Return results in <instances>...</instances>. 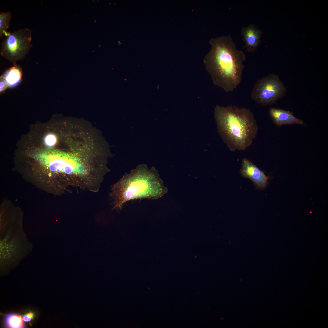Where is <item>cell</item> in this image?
Here are the masks:
<instances>
[{
	"label": "cell",
	"instance_id": "cell-1",
	"mask_svg": "<svg viewBox=\"0 0 328 328\" xmlns=\"http://www.w3.org/2000/svg\"><path fill=\"white\" fill-rule=\"evenodd\" d=\"M209 43L211 49L204 59L207 70L214 84L226 93L232 91L241 82L246 56L230 35L212 38Z\"/></svg>",
	"mask_w": 328,
	"mask_h": 328
},
{
	"label": "cell",
	"instance_id": "cell-2",
	"mask_svg": "<svg viewBox=\"0 0 328 328\" xmlns=\"http://www.w3.org/2000/svg\"><path fill=\"white\" fill-rule=\"evenodd\" d=\"M38 161L43 169L40 171L41 178L54 195H62L70 187L80 189L83 186L86 164L77 150L67 153L56 152L40 154Z\"/></svg>",
	"mask_w": 328,
	"mask_h": 328
},
{
	"label": "cell",
	"instance_id": "cell-3",
	"mask_svg": "<svg viewBox=\"0 0 328 328\" xmlns=\"http://www.w3.org/2000/svg\"><path fill=\"white\" fill-rule=\"evenodd\" d=\"M168 190L155 169L140 166L123 176L111 187L109 197L112 209L120 210L124 204L132 200L157 199Z\"/></svg>",
	"mask_w": 328,
	"mask_h": 328
},
{
	"label": "cell",
	"instance_id": "cell-4",
	"mask_svg": "<svg viewBox=\"0 0 328 328\" xmlns=\"http://www.w3.org/2000/svg\"><path fill=\"white\" fill-rule=\"evenodd\" d=\"M214 114L218 132L231 151L244 150L251 144L258 128L249 109L217 105Z\"/></svg>",
	"mask_w": 328,
	"mask_h": 328
},
{
	"label": "cell",
	"instance_id": "cell-5",
	"mask_svg": "<svg viewBox=\"0 0 328 328\" xmlns=\"http://www.w3.org/2000/svg\"><path fill=\"white\" fill-rule=\"evenodd\" d=\"M32 32L30 29L25 28L9 32L1 43V55L13 65L23 60L32 47L31 43Z\"/></svg>",
	"mask_w": 328,
	"mask_h": 328
},
{
	"label": "cell",
	"instance_id": "cell-6",
	"mask_svg": "<svg viewBox=\"0 0 328 328\" xmlns=\"http://www.w3.org/2000/svg\"><path fill=\"white\" fill-rule=\"evenodd\" d=\"M286 91L278 76L272 73L257 81L251 92V97L258 103L266 106L275 103L283 97Z\"/></svg>",
	"mask_w": 328,
	"mask_h": 328
},
{
	"label": "cell",
	"instance_id": "cell-7",
	"mask_svg": "<svg viewBox=\"0 0 328 328\" xmlns=\"http://www.w3.org/2000/svg\"><path fill=\"white\" fill-rule=\"evenodd\" d=\"M240 173L241 176L251 180L256 189L262 190L268 184L269 177L251 161L246 158L243 159Z\"/></svg>",
	"mask_w": 328,
	"mask_h": 328
},
{
	"label": "cell",
	"instance_id": "cell-8",
	"mask_svg": "<svg viewBox=\"0 0 328 328\" xmlns=\"http://www.w3.org/2000/svg\"><path fill=\"white\" fill-rule=\"evenodd\" d=\"M261 31L256 27L253 23L243 27L241 30L242 39L245 43L244 48L249 53H254L260 43Z\"/></svg>",
	"mask_w": 328,
	"mask_h": 328
},
{
	"label": "cell",
	"instance_id": "cell-9",
	"mask_svg": "<svg viewBox=\"0 0 328 328\" xmlns=\"http://www.w3.org/2000/svg\"><path fill=\"white\" fill-rule=\"evenodd\" d=\"M269 114L273 122L278 126L292 124L305 125L302 120L296 117L290 111L272 108Z\"/></svg>",
	"mask_w": 328,
	"mask_h": 328
},
{
	"label": "cell",
	"instance_id": "cell-10",
	"mask_svg": "<svg viewBox=\"0 0 328 328\" xmlns=\"http://www.w3.org/2000/svg\"><path fill=\"white\" fill-rule=\"evenodd\" d=\"M22 75V67L16 64L6 70L1 77L5 80L9 88H13L21 82Z\"/></svg>",
	"mask_w": 328,
	"mask_h": 328
},
{
	"label": "cell",
	"instance_id": "cell-11",
	"mask_svg": "<svg viewBox=\"0 0 328 328\" xmlns=\"http://www.w3.org/2000/svg\"><path fill=\"white\" fill-rule=\"evenodd\" d=\"M11 13L10 12L0 13V38L7 36L9 32L7 30L10 25Z\"/></svg>",
	"mask_w": 328,
	"mask_h": 328
},
{
	"label": "cell",
	"instance_id": "cell-12",
	"mask_svg": "<svg viewBox=\"0 0 328 328\" xmlns=\"http://www.w3.org/2000/svg\"><path fill=\"white\" fill-rule=\"evenodd\" d=\"M23 319L21 316L14 314H9L6 318L8 326L12 328L24 327V325Z\"/></svg>",
	"mask_w": 328,
	"mask_h": 328
},
{
	"label": "cell",
	"instance_id": "cell-13",
	"mask_svg": "<svg viewBox=\"0 0 328 328\" xmlns=\"http://www.w3.org/2000/svg\"><path fill=\"white\" fill-rule=\"evenodd\" d=\"M56 142V138L55 136L53 134H49L47 135L44 139L45 144L48 146H52L54 145Z\"/></svg>",
	"mask_w": 328,
	"mask_h": 328
},
{
	"label": "cell",
	"instance_id": "cell-14",
	"mask_svg": "<svg viewBox=\"0 0 328 328\" xmlns=\"http://www.w3.org/2000/svg\"><path fill=\"white\" fill-rule=\"evenodd\" d=\"M9 88L5 80L2 77H0V93L2 94L4 93Z\"/></svg>",
	"mask_w": 328,
	"mask_h": 328
},
{
	"label": "cell",
	"instance_id": "cell-15",
	"mask_svg": "<svg viewBox=\"0 0 328 328\" xmlns=\"http://www.w3.org/2000/svg\"><path fill=\"white\" fill-rule=\"evenodd\" d=\"M23 320L25 322L29 321L31 320V318L29 316H25L23 317Z\"/></svg>",
	"mask_w": 328,
	"mask_h": 328
},
{
	"label": "cell",
	"instance_id": "cell-16",
	"mask_svg": "<svg viewBox=\"0 0 328 328\" xmlns=\"http://www.w3.org/2000/svg\"><path fill=\"white\" fill-rule=\"evenodd\" d=\"M27 315L31 318H32L33 316V314L32 313H28Z\"/></svg>",
	"mask_w": 328,
	"mask_h": 328
},
{
	"label": "cell",
	"instance_id": "cell-17",
	"mask_svg": "<svg viewBox=\"0 0 328 328\" xmlns=\"http://www.w3.org/2000/svg\"><path fill=\"white\" fill-rule=\"evenodd\" d=\"M99 47H100L101 46V45H99Z\"/></svg>",
	"mask_w": 328,
	"mask_h": 328
},
{
	"label": "cell",
	"instance_id": "cell-18",
	"mask_svg": "<svg viewBox=\"0 0 328 328\" xmlns=\"http://www.w3.org/2000/svg\"><path fill=\"white\" fill-rule=\"evenodd\" d=\"M96 20H95V21L94 22H96Z\"/></svg>",
	"mask_w": 328,
	"mask_h": 328
}]
</instances>
